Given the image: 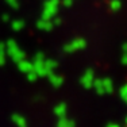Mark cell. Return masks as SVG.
<instances>
[{"instance_id":"obj_8","label":"cell","mask_w":127,"mask_h":127,"mask_svg":"<svg viewBox=\"0 0 127 127\" xmlns=\"http://www.w3.org/2000/svg\"><path fill=\"white\" fill-rule=\"evenodd\" d=\"M126 125H127V116H126Z\"/></svg>"},{"instance_id":"obj_2","label":"cell","mask_w":127,"mask_h":127,"mask_svg":"<svg viewBox=\"0 0 127 127\" xmlns=\"http://www.w3.org/2000/svg\"><path fill=\"white\" fill-rule=\"evenodd\" d=\"M110 7H111L112 11H118L120 7H122V1H120V0H111Z\"/></svg>"},{"instance_id":"obj_3","label":"cell","mask_w":127,"mask_h":127,"mask_svg":"<svg viewBox=\"0 0 127 127\" xmlns=\"http://www.w3.org/2000/svg\"><path fill=\"white\" fill-rule=\"evenodd\" d=\"M119 93H120V96H122V95H127V84H125V85L120 88Z\"/></svg>"},{"instance_id":"obj_4","label":"cell","mask_w":127,"mask_h":127,"mask_svg":"<svg viewBox=\"0 0 127 127\" xmlns=\"http://www.w3.org/2000/svg\"><path fill=\"white\" fill-rule=\"evenodd\" d=\"M122 64L127 65V53H123V56H122Z\"/></svg>"},{"instance_id":"obj_1","label":"cell","mask_w":127,"mask_h":127,"mask_svg":"<svg viewBox=\"0 0 127 127\" xmlns=\"http://www.w3.org/2000/svg\"><path fill=\"white\" fill-rule=\"evenodd\" d=\"M101 83H103V89H104L105 92H112V89H114L112 81L111 80H104V81H101Z\"/></svg>"},{"instance_id":"obj_6","label":"cell","mask_w":127,"mask_h":127,"mask_svg":"<svg viewBox=\"0 0 127 127\" xmlns=\"http://www.w3.org/2000/svg\"><path fill=\"white\" fill-rule=\"evenodd\" d=\"M122 99H123V101L127 104V95H122Z\"/></svg>"},{"instance_id":"obj_7","label":"cell","mask_w":127,"mask_h":127,"mask_svg":"<svg viewBox=\"0 0 127 127\" xmlns=\"http://www.w3.org/2000/svg\"><path fill=\"white\" fill-rule=\"evenodd\" d=\"M107 127H119L118 125H110V126H107Z\"/></svg>"},{"instance_id":"obj_5","label":"cell","mask_w":127,"mask_h":127,"mask_svg":"<svg viewBox=\"0 0 127 127\" xmlns=\"http://www.w3.org/2000/svg\"><path fill=\"white\" fill-rule=\"evenodd\" d=\"M122 50H123V53H127V43H123Z\"/></svg>"}]
</instances>
